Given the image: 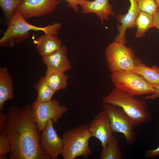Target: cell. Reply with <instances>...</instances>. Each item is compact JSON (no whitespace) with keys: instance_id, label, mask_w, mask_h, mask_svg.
<instances>
[{"instance_id":"cell-2","label":"cell","mask_w":159,"mask_h":159,"mask_svg":"<svg viewBox=\"0 0 159 159\" xmlns=\"http://www.w3.org/2000/svg\"><path fill=\"white\" fill-rule=\"evenodd\" d=\"M103 103L120 107L132 121L134 126L150 120L152 114L146 103L128 92L115 87L102 99Z\"/></svg>"},{"instance_id":"cell-15","label":"cell","mask_w":159,"mask_h":159,"mask_svg":"<svg viewBox=\"0 0 159 159\" xmlns=\"http://www.w3.org/2000/svg\"><path fill=\"white\" fill-rule=\"evenodd\" d=\"M34 42L38 54L42 57L53 53L62 46L61 40L54 35L44 34Z\"/></svg>"},{"instance_id":"cell-29","label":"cell","mask_w":159,"mask_h":159,"mask_svg":"<svg viewBox=\"0 0 159 159\" xmlns=\"http://www.w3.org/2000/svg\"><path fill=\"white\" fill-rule=\"evenodd\" d=\"M158 8H159V0H155Z\"/></svg>"},{"instance_id":"cell-24","label":"cell","mask_w":159,"mask_h":159,"mask_svg":"<svg viewBox=\"0 0 159 159\" xmlns=\"http://www.w3.org/2000/svg\"><path fill=\"white\" fill-rule=\"evenodd\" d=\"M140 11L153 15L158 8L155 0H137Z\"/></svg>"},{"instance_id":"cell-14","label":"cell","mask_w":159,"mask_h":159,"mask_svg":"<svg viewBox=\"0 0 159 159\" xmlns=\"http://www.w3.org/2000/svg\"><path fill=\"white\" fill-rule=\"evenodd\" d=\"M67 54V47L62 46L53 53L42 57V61L47 68L65 72L69 70L72 67Z\"/></svg>"},{"instance_id":"cell-19","label":"cell","mask_w":159,"mask_h":159,"mask_svg":"<svg viewBox=\"0 0 159 159\" xmlns=\"http://www.w3.org/2000/svg\"><path fill=\"white\" fill-rule=\"evenodd\" d=\"M135 25L137 27L136 38L144 37L149 28L154 27L153 15L140 11L136 19Z\"/></svg>"},{"instance_id":"cell-7","label":"cell","mask_w":159,"mask_h":159,"mask_svg":"<svg viewBox=\"0 0 159 159\" xmlns=\"http://www.w3.org/2000/svg\"><path fill=\"white\" fill-rule=\"evenodd\" d=\"M102 107L108 117L113 132L122 133L128 145L134 144L136 136L133 130L134 125L130 117L122 110L115 105L103 103Z\"/></svg>"},{"instance_id":"cell-18","label":"cell","mask_w":159,"mask_h":159,"mask_svg":"<svg viewBox=\"0 0 159 159\" xmlns=\"http://www.w3.org/2000/svg\"><path fill=\"white\" fill-rule=\"evenodd\" d=\"M44 77L47 84L55 92L67 87L69 77L64 72L47 68Z\"/></svg>"},{"instance_id":"cell-21","label":"cell","mask_w":159,"mask_h":159,"mask_svg":"<svg viewBox=\"0 0 159 159\" xmlns=\"http://www.w3.org/2000/svg\"><path fill=\"white\" fill-rule=\"evenodd\" d=\"M37 93L36 100L39 102L49 101L55 92L50 87L46 82L44 76L41 77L38 81L34 85Z\"/></svg>"},{"instance_id":"cell-9","label":"cell","mask_w":159,"mask_h":159,"mask_svg":"<svg viewBox=\"0 0 159 159\" xmlns=\"http://www.w3.org/2000/svg\"><path fill=\"white\" fill-rule=\"evenodd\" d=\"M58 0H21L15 11L26 19L41 17L54 11Z\"/></svg>"},{"instance_id":"cell-23","label":"cell","mask_w":159,"mask_h":159,"mask_svg":"<svg viewBox=\"0 0 159 159\" xmlns=\"http://www.w3.org/2000/svg\"><path fill=\"white\" fill-rule=\"evenodd\" d=\"M11 145L10 140L4 131H0V159L6 158V155L10 153Z\"/></svg>"},{"instance_id":"cell-27","label":"cell","mask_w":159,"mask_h":159,"mask_svg":"<svg viewBox=\"0 0 159 159\" xmlns=\"http://www.w3.org/2000/svg\"><path fill=\"white\" fill-rule=\"evenodd\" d=\"M145 154V157L148 158L155 157L159 155V146L157 148L155 149L148 150H147Z\"/></svg>"},{"instance_id":"cell-26","label":"cell","mask_w":159,"mask_h":159,"mask_svg":"<svg viewBox=\"0 0 159 159\" xmlns=\"http://www.w3.org/2000/svg\"><path fill=\"white\" fill-rule=\"evenodd\" d=\"M153 87V92L151 95L145 97V100H152L159 97V83L154 86Z\"/></svg>"},{"instance_id":"cell-16","label":"cell","mask_w":159,"mask_h":159,"mask_svg":"<svg viewBox=\"0 0 159 159\" xmlns=\"http://www.w3.org/2000/svg\"><path fill=\"white\" fill-rule=\"evenodd\" d=\"M13 80L8 68L4 67L0 68V110L2 111L5 102L12 100L14 96Z\"/></svg>"},{"instance_id":"cell-12","label":"cell","mask_w":159,"mask_h":159,"mask_svg":"<svg viewBox=\"0 0 159 159\" xmlns=\"http://www.w3.org/2000/svg\"><path fill=\"white\" fill-rule=\"evenodd\" d=\"M130 6L127 12L125 15L119 14L116 16L117 20L121 24H117V27L118 32L115 38V40L125 44L127 42L126 31L128 28L136 27L135 21L140 11L138 4L137 0H129Z\"/></svg>"},{"instance_id":"cell-20","label":"cell","mask_w":159,"mask_h":159,"mask_svg":"<svg viewBox=\"0 0 159 159\" xmlns=\"http://www.w3.org/2000/svg\"><path fill=\"white\" fill-rule=\"evenodd\" d=\"M100 159H122V155L117 138L112 136L106 146L102 148Z\"/></svg>"},{"instance_id":"cell-22","label":"cell","mask_w":159,"mask_h":159,"mask_svg":"<svg viewBox=\"0 0 159 159\" xmlns=\"http://www.w3.org/2000/svg\"><path fill=\"white\" fill-rule=\"evenodd\" d=\"M21 0H0V6L7 24Z\"/></svg>"},{"instance_id":"cell-6","label":"cell","mask_w":159,"mask_h":159,"mask_svg":"<svg viewBox=\"0 0 159 159\" xmlns=\"http://www.w3.org/2000/svg\"><path fill=\"white\" fill-rule=\"evenodd\" d=\"M111 79L115 87L135 96L151 94L153 91L152 86L132 71L112 73Z\"/></svg>"},{"instance_id":"cell-28","label":"cell","mask_w":159,"mask_h":159,"mask_svg":"<svg viewBox=\"0 0 159 159\" xmlns=\"http://www.w3.org/2000/svg\"><path fill=\"white\" fill-rule=\"evenodd\" d=\"M154 27L156 28L159 30V8H158L155 13L153 15Z\"/></svg>"},{"instance_id":"cell-4","label":"cell","mask_w":159,"mask_h":159,"mask_svg":"<svg viewBox=\"0 0 159 159\" xmlns=\"http://www.w3.org/2000/svg\"><path fill=\"white\" fill-rule=\"evenodd\" d=\"M89 126L82 124L63 133V159H75L79 156L87 158L92 154L89 142L92 136Z\"/></svg>"},{"instance_id":"cell-25","label":"cell","mask_w":159,"mask_h":159,"mask_svg":"<svg viewBox=\"0 0 159 159\" xmlns=\"http://www.w3.org/2000/svg\"><path fill=\"white\" fill-rule=\"evenodd\" d=\"M64 0L67 2V6L68 7L71 8L74 11L78 13L79 10V6H80L84 0Z\"/></svg>"},{"instance_id":"cell-3","label":"cell","mask_w":159,"mask_h":159,"mask_svg":"<svg viewBox=\"0 0 159 159\" xmlns=\"http://www.w3.org/2000/svg\"><path fill=\"white\" fill-rule=\"evenodd\" d=\"M8 25V27L0 39L1 47L12 46L19 44L29 36L31 31H42L45 34L57 35L62 27L56 22L44 27H39L30 24L20 14L15 11Z\"/></svg>"},{"instance_id":"cell-1","label":"cell","mask_w":159,"mask_h":159,"mask_svg":"<svg viewBox=\"0 0 159 159\" xmlns=\"http://www.w3.org/2000/svg\"><path fill=\"white\" fill-rule=\"evenodd\" d=\"M4 131L11 142L10 159H49L42 149L41 135L34 120L31 105L12 106L6 113Z\"/></svg>"},{"instance_id":"cell-17","label":"cell","mask_w":159,"mask_h":159,"mask_svg":"<svg viewBox=\"0 0 159 159\" xmlns=\"http://www.w3.org/2000/svg\"><path fill=\"white\" fill-rule=\"evenodd\" d=\"M132 71L142 77L153 86L159 83V67L155 65L148 67L137 59L135 66Z\"/></svg>"},{"instance_id":"cell-8","label":"cell","mask_w":159,"mask_h":159,"mask_svg":"<svg viewBox=\"0 0 159 159\" xmlns=\"http://www.w3.org/2000/svg\"><path fill=\"white\" fill-rule=\"evenodd\" d=\"M31 105L34 120L40 132L43 130L49 120L57 123L68 110L66 106L61 105L56 99L42 102L35 100Z\"/></svg>"},{"instance_id":"cell-11","label":"cell","mask_w":159,"mask_h":159,"mask_svg":"<svg viewBox=\"0 0 159 159\" xmlns=\"http://www.w3.org/2000/svg\"><path fill=\"white\" fill-rule=\"evenodd\" d=\"M92 137L99 140L102 148L105 147L112 137L113 132L110 121L105 111L98 113L89 125Z\"/></svg>"},{"instance_id":"cell-13","label":"cell","mask_w":159,"mask_h":159,"mask_svg":"<svg viewBox=\"0 0 159 159\" xmlns=\"http://www.w3.org/2000/svg\"><path fill=\"white\" fill-rule=\"evenodd\" d=\"M80 6L83 13L96 14L102 24L105 20H109L110 15L115 16L112 5L109 3V0H84Z\"/></svg>"},{"instance_id":"cell-5","label":"cell","mask_w":159,"mask_h":159,"mask_svg":"<svg viewBox=\"0 0 159 159\" xmlns=\"http://www.w3.org/2000/svg\"><path fill=\"white\" fill-rule=\"evenodd\" d=\"M125 44L115 40L107 47L105 57L111 73L132 70L137 58L133 50Z\"/></svg>"},{"instance_id":"cell-10","label":"cell","mask_w":159,"mask_h":159,"mask_svg":"<svg viewBox=\"0 0 159 159\" xmlns=\"http://www.w3.org/2000/svg\"><path fill=\"white\" fill-rule=\"evenodd\" d=\"M53 122L49 120L42 131L40 144L44 152L52 159H58L62 155L63 149V140L54 129Z\"/></svg>"}]
</instances>
